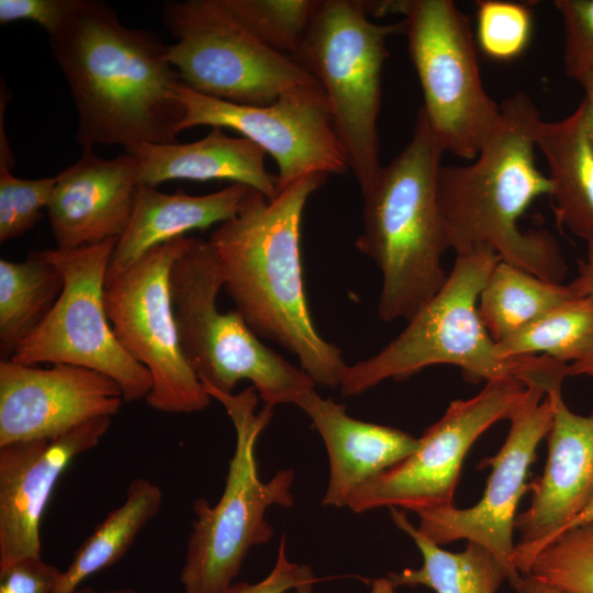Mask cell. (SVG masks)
<instances>
[{"instance_id": "ac0fdd59", "label": "cell", "mask_w": 593, "mask_h": 593, "mask_svg": "<svg viewBox=\"0 0 593 593\" xmlns=\"http://www.w3.org/2000/svg\"><path fill=\"white\" fill-rule=\"evenodd\" d=\"M552 422L546 438L545 470L529 484V507L518 514L513 564L527 574L536 556L559 536L593 495V411L584 416L567 406L561 391L547 395Z\"/></svg>"}, {"instance_id": "836d02e7", "label": "cell", "mask_w": 593, "mask_h": 593, "mask_svg": "<svg viewBox=\"0 0 593 593\" xmlns=\"http://www.w3.org/2000/svg\"><path fill=\"white\" fill-rule=\"evenodd\" d=\"M82 0H0V23L27 20L41 25L48 37L57 35Z\"/></svg>"}, {"instance_id": "484cf974", "label": "cell", "mask_w": 593, "mask_h": 593, "mask_svg": "<svg viewBox=\"0 0 593 593\" xmlns=\"http://www.w3.org/2000/svg\"><path fill=\"white\" fill-rule=\"evenodd\" d=\"M64 289V277L45 250L22 261L0 260V357L10 360L45 320Z\"/></svg>"}, {"instance_id": "d590c367", "label": "cell", "mask_w": 593, "mask_h": 593, "mask_svg": "<svg viewBox=\"0 0 593 593\" xmlns=\"http://www.w3.org/2000/svg\"><path fill=\"white\" fill-rule=\"evenodd\" d=\"M311 569L289 560L287 542L283 535L280 539L278 557L269 574L256 583L234 582L220 592L184 590L181 593H286L295 589Z\"/></svg>"}, {"instance_id": "2e32d148", "label": "cell", "mask_w": 593, "mask_h": 593, "mask_svg": "<svg viewBox=\"0 0 593 593\" xmlns=\"http://www.w3.org/2000/svg\"><path fill=\"white\" fill-rule=\"evenodd\" d=\"M123 402L120 385L96 370L1 360L0 446L57 438L94 418L112 417Z\"/></svg>"}, {"instance_id": "b9f144b4", "label": "cell", "mask_w": 593, "mask_h": 593, "mask_svg": "<svg viewBox=\"0 0 593 593\" xmlns=\"http://www.w3.org/2000/svg\"><path fill=\"white\" fill-rule=\"evenodd\" d=\"M75 593H137L135 590L130 588L113 589V590H96L91 586H81Z\"/></svg>"}, {"instance_id": "f35d334b", "label": "cell", "mask_w": 593, "mask_h": 593, "mask_svg": "<svg viewBox=\"0 0 593 593\" xmlns=\"http://www.w3.org/2000/svg\"><path fill=\"white\" fill-rule=\"evenodd\" d=\"M317 581L310 570L304 579L294 589L295 593H312L313 584ZM371 593H395V588L388 578L377 579L372 582Z\"/></svg>"}, {"instance_id": "30bf717a", "label": "cell", "mask_w": 593, "mask_h": 593, "mask_svg": "<svg viewBox=\"0 0 593 593\" xmlns=\"http://www.w3.org/2000/svg\"><path fill=\"white\" fill-rule=\"evenodd\" d=\"M161 15L176 40L167 59L198 93L267 105L290 89L321 86L299 61L259 41L225 0L169 1Z\"/></svg>"}, {"instance_id": "5b68a950", "label": "cell", "mask_w": 593, "mask_h": 593, "mask_svg": "<svg viewBox=\"0 0 593 593\" xmlns=\"http://www.w3.org/2000/svg\"><path fill=\"white\" fill-rule=\"evenodd\" d=\"M443 148L419 108L413 136L361 192L362 231L356 248L381 273L377 312L407 321L444 286L448 247L437 198Z\"/></svg>"}, {"instance_id": "1f68e13d", "label": "cell", "mask_w": 593, "mask_h": 593, "mask_svg": "<svg viewBox=\"0 0 593 593\" xmlns=\"http://www.w3.org/2000/svg\"><path fill=\"white\" fill-rule=\"evenodd\" d=\"M475 42L489 58L507 61L522 55L533 32V15L525 4L503 0L475 1Z\"/></svg>"}, {"instance_id": "f1b7e54d", "label": "cell", "mask_w": 593, "mask_h": 593, "mask_svg": "<svg viewBox=\"0 0 593 593\" xmlns=\"http://www.w3.org/2000/svg\"><path fill=\"white\" fill-rule=\"evenodd\" d=\"M234 15L265 45L298 61L320 0H225Z\"/></svg>"}, {"instance_id": "83f0119b", "label": "cell", "mask_w": 593, "mask_h": 593, "mask_svg": "<svg viewBox=\"0 0 593 593\" xmlns=\"http://www.w3.org/2000/svg\"><path fill=\"white\" fill-rule=\"evenodd\" d=\"M501 357L544 356L578 362L593 353V298L575 296L496 343Z\"/></svg>"}, {"instance_id": "7a4b0ae2", "label": "cell", "mask_w": 593, "mask_h": 593, "mask_svg": "<svg viewBox=\"0 0 593 593\" xmlns=\"http://www.w3.org/2000/svg\"><path fill=\"white\" fill-rule=\"evenodd\" d=\"M48 38L77 110L82 149L178 142L183 111L172 87L181 80L155 33L125 26L104 1L82 0Z\"/></svg>"}, {"instance_id": "8992f818", "label": "cell", "mask_w": 593, "mask_h": 593, "mask_svg": "<svg viewBox=\"0 0 593 593\" xmlns=\"http://www.w3.org/2000/svg\"><path fill=\"white\" fill-rule=\"evenodd\" d=\"M204 387V385H203ZM231 418L236 434L223 493L215 505L199 497L193 503L194 521L187 540L180 582L184 590L220 592L234 583L254 546L273 537L266 519L272 505H293L292 469L277 471L264 481L258 473L256 443L269 424L273 407L256 412L259 395L250 385L239 393H224L204 387Z\"/></svg>"}, {"instance_id": "9c48e42d", "label": "cell", "mask_w": 593, "mask_h": 593, "mask_svg": "<svg viewBox=\"0 0 593 593\" xmlns=\"http://www.w3.org/2000/svg\"><path fill=\"white\" fill-rule=\"evenodd\" d=\"M401 14L421 109L444 152L473 160L502 111L484 89L470 19L451 0H404Z\"/></svg>"}, {"instance_id": "4dcf8cb0", "label": "cell", "mask_w": 593, "mask_h": 593, "mask_svg": "<svg viewBox=\"0 0 593 593\" xmlns=\"http://www.w3.org/2000/svg\"><path fill=\"white\" fill-rule=\"evenodd\" d=\"M528 574L567 593H593V525L552 540L536 556Z\"/></svg>"}, {"instance_id": "7c38bea8", "label": "cell", "mask_w": 593, "mask_h": 593, "mask_svg": "<svg viewBox=\"0 0 593 593\" xmlns=\"http://www.w3.org/2000/svg\"><path fill=\"white\" fill-rule=\"evenodd\" d=\"M192 239L180 236L153 247L104 287L118 340L150 373L145 401L164 413L200 412L212 400L182 354L170 292L171 268Z\"/></svg>"}, {"instance_id": "d6a6232c", "label": "cell", "mask_w": 593, "mask_h": 593, "mask_svg": "<svg viewBox=\"0 0 593 593\" xmlns=\"http://www.w3.org/2000/svg\"><path fill=\"white\" fill-rule=\"evenodd\" d=\"M564 30V67L578 83L593 77V0H557Z\"/></svg>"}, {"instance_id": "74e56055", "label": "cell", "mask_w": 593, "mask_h": 593, "mask_svg": "<svg viewBox=\"0 0 593 593\" xmlns=\"http://www.w3.org/2000/svg\"><path fill=\"white\" fill-rule=\"evenodd\" d=\"M516 593H567L553 585L541 582L530 574H521L512 585Z\"/></svg>"}, {"instance_id": "e0dca14e", "label": "cell", "mask_w": 593, "mask_h": 593, "mask_svg": "<svg viewBox=\"0 0 593 593\" xmlns=\"http://www.w3.org/2000/svg\"><path fill=\"white\" fill-rule=\"evenodd\" d=\"M111 417L54 439L0 446V569L41 557V522L60 475L107 434Z\"/></svg>"}, {"instance_id": "9a60e30c", "label": "cell", "mask_w": 593, "mask_h": 593, "mask_svg": "<svg viewBox=\"0 0 593 593\" xmlns=\"http://www.w3.org/2000/svg\"><path fill=\"white\" fill-rule=\"evenodd\" d=\"M508 421L510 432L500 451L481 467L490 466L481 500L468 508L455 505L416 511L417 529L437 545L466 539L490 550L503 564L511 586L519 578L513 564L516 510L526 492L528 469L552 422V405L544 389L526 387Z\"/></svg>"}, {"instance_id": "4316f807", "label": "cell", "mask_w": 593, "mask_h": 593, "mask_svg": "<svg viewBox=\"0 0 593 593\" xmlns=\"http://www.w3.org/2000/svg\"><path fill=\"white\" fill-rule=\"evenodd\" d=\"M575 296L579 295L571 283L549 282L499 260L480 293L478 313L497 343Z\"/></svg>"}, {"instance_id": "277c9868", "label": "cell", "mask_w": 593, "mask_h": 593, "mask_svg": "<svg viewBox=\"0 0 593 593\" xmlns=\"http://www.w3.org/2000/svg\"><path fill=\"white\" fill-rule=\"evenodd\" d=\"M501 258L489 249L456 256L440 290L373 356L348 366L339 385L359 395L384 380H404L435 365L461 369L471 383L515 379L547 393L561 391L569 365L550 357L504 358L478 313L480 293Z\"/></svg>"}, {"instance_id": "ab89813d", "label": "cell", "mask_w": 593, "mask_h": 593, "mask_svg": "<svg viewBox=\"0 0 593 593\" xmlns=\"http://www.w3.org/2000/svg\"><path fill=\"white\" fill-rule=\"evenodd\" d=\"M579 85L584 90L582 102L585 109L588 126L593 138V77L580 81Z\"/></svg>"}, {"instance_id": "603a6c76", "label": "cell", "mask_w": 593, "mask_h": 593, "mask_svg": "<svg viewBox=\"0 0 593 593\" xmlns=\"http://www.w3.org/2000/svg\"><path fill=\"white\" fill-rule=\"evenodd\" d=\"M535 144L549 168V198L558 225L585 242L593 239V138L583 102L560 121L540 119Z\"/></svg>"}, {"instance_id": "ba28073f", "label": "cell", "mask_w": 593, "mask_h": 593, "mask_svg": "<svg viewBox=\"0 0 593 593\" xmlns=\"http://www.w3.org/2000/svg\"><path fill=\"white\" fill-rule=\"evenodd\" d=\"M404 21L372 22L356 0H320L298 61L320 82L334 127L360 191L382 169L378 116L387 40L404 33Z\"/></svg>"}, {"instance_id": "5bb4252c", "label": "cell", "mask_w": 593, "mask_h": 593, "mask_svg": "<svg viewBox=\"0 0 593 593\" xmlns=\"http://www.w3.org/2000/svg\"><path fill=\"white\" fill-rule=\"evenodd\" d=\"M526 385L515 379L485 382L467 400L452 401L419 437L409 457L360 486L347 506L356 513L380 507L413 511L454 505L460 470L473 443L508 419Z\"/></svg>"}, {"instance_id": "60d3db41", "label": "cell", "mask_w": 593, "mask_h": 593, "mask_svg": "<svg viewBox=\"0 0 593 593\" xmlns=\"http://www.w3.org/2000/svg\"><path fill=\"white\" fill-rule=\"evenodd\" d=\"M585 525H593V495L582 511L561 530L559 536L569 529Z\"/></svg>"}, {"instance_id": "4fadbf2b", "label": "cell", "mask_w": 593, "mask_h": 593, "mask_svg": "<svg viewBox=\"0 0 593 593\" xmlns=\"http://www.w3.org/2000/svg\"><path fill=\"white\" fill-rule=\"evenodd\" d=\"M172 96L183 111L178 133L203 125L238 132L275 159L278 192L311 174L349 169L321 86L290 89L267 105L206 97L182 81L172 87Z\"/></svg>"}, {"instance_id": "8fae6325", "label": "cell", "mask_w": 593, "mask_h": 593, "mask_svg": "<svg viewBox=\"0 0 593 593\" xmlns=\"http://www.w3.org/2000/svg\"><path fill=\"white\" fill-rule=\"evenodd\" d=\"M118 238L77 249H46L64 277L52 311L10 359L29 366L66 363L101 372L122 389L124 402L145 400L149 371L118 340L109 321L104 287Z\"/></svg>"}, {"instance_id": "d6986e66", "label": "cell", "mask_w": 593, "mask_h": 593, "mask_svg": "<svg viewBox=\"0 0 593 593\" xmlns=\"http://www.w3.org/2000/svg\"><path fill=\"white\" fill-rule=\"evenodd\" d=\"M46 211L60 249H77L119 238L139 188L137 163L125 153L112 159L92 148L56 176Z\"/></svg>"}, {"instance_id": "cb8c5ba5", "label": "cell", "mask_w": 593, "mask_h": 593, "mask_svg": "<svg viewBox=\"0 0 593 593\" xmlns=\"http://www.w3.org/2000/svg\"><path fill=\"white\" fill-rule=\"evenodd\" d=\"M389 510L393 523L414 540L423 557L418 569L388 573L394 588L424 585L436 593H496L508 580L506 569L485 547L468 541L460 552L447 551L422 534L403 511Z\"/></svg>"}, {"instance_id": "e575fe53", "label": "cell", "mask_w": 593, "mask_h": 593, "mask_svg": "<svg viewBox=\"0 0 593 593\" xmlns=\"http://www.w3.org/2000/svg\"><path fill=\"white\" fill-rule=\"evenodd\" d=\"M60 574L42 557L22 559L0 569V593H54Z\"/></svg>"}, {"instance_id": "7402d4cb", "label": "cell", "mask_w": 593, "mask_h": 593, "mask_svg": "<svg viewBox=\"0 0 593 593\" xmlns=\"http://www.w3.org/2000/svg\"><path fill=\"white\" fill-rule=\"evenodd\" d=\"M251 190L245 184L232 183L208 194L191 195L180 190L170 194L155 187L139 186L130 222L115 243L107 281L153 247L186 236L189 231L205 230L232 219Z\"/></svg>"}, {"instance_id": "3957f363", "label": "cell", "mask_w": 593, "mask_h": 593, "mask_svg": "<svg viewBox=\"0 0 593 593\" xmlns=\"http://www.w3.org/2000/svg\"><path fill=\"white\" fill-rule=\"evenodd\" d=\"M500 105L501 122L473 163L439 169L437 198L448 247L456 256L489 249L542 280L561 283L567 265L557 239L546 230L523 232L518 223L552 189L536 164L539 111L525 92Z\"/></svg>"}, {"instance_id": "ffe728a7", "label": "cell", "mask_w": 593, "mask_h": 593, "mask_svg": "<svg viewBox=\"0 0 593 593\" xmlns=\"http://www.w3.org/2000/svg\"><path fill=\"white\" fill-rule=\"evenodd\" d=\"M295 405L310 417L327 450L329 479L323 506L346 507L360 486L418 448L419 438L399 428L354 418L344 404L320 396L315 389Z\"/></svg>"}, {"instance_id": "52a82bcc", "label": "cell", "mask_w": 593, "mask_h": 593, "mask_svg": "<svg viewBox=\"0 0 593 593\" xmlns=\"http://www.w3.org/2000/svg\"><path fill=\"white\" fill-rule=\"evenodd\" d=\"M223 278L209 240L193 237L170 271L181 350L204 387L233 393L248 380L265 405L296 404L314 381L266 346L236 310L220 312Z\"/></svg>"}, {"instance_id": "44dd1931", "label": "cell", "mask_w": 593, "mask_h": 593, "mask_svg": "<svg viewBox=\"0 0 593 593\" xmlns=\"http://www.w3.org/2000/svg\"><path fill=\"white\" fill-rule=\"evenodd\" d=\"M137 163L139 186L157 187L174 180H231L265 195L277 197V176L265 165L266 153L245 137H231L213 127L191 143H143L124 149Z\"/></svg>"}, {"instance_id": "8d00e7d4", "label": "cell", "mask_w": 593, "mask_h": 593, "mask_svg": "<svg viewBox=\"0 0 593 593\" xmlns=\"http://www.w3.org/2000/svg\"><path fill=\"white\" fill-rule=\"evenodd\" d=\"M586 243L585 259L579 262V275L571 282L579 296L593 298V239ZM569 376H589L593 378V353L585 359L569 365Z\"/></svg>"}, {"instance_id": "6da1fadb", "label": "cell", "mask_w": 593, "mask_h": 593, "mask_svg": "<svg viewBox=\"0 0 593 593\" xmlns=\"http://www.w3.org/2000/svg\"><path fill=\"white\" fill-rule=\"evenodd\" d=\"M327 176L307 175L272 200L251 190L237 214L216 225L208 240L223 289L251 331L294 355L315 384L339 388L348 365L314 325L300 247L305 204Z\"/></svg>"}, {"instance_id": "d4e9b609", "label": "cell", "mask_w": 593, "mask_h": 593, "mask_svg": "<svg viewBox=\"0 0 593 593\" xmlns=\"http://www.w3.org/2000/svg\"><path fill=\"white\" fill-rule=\"evenodd\" d=\"M163 502L164 493L155 482L145 478L131 481L123 503L75 551L54 593H75L90 575L122 559L141 530L159 513Z\"/></svg>"}, {"instance_id": "f546056e", "label": "cell", "mask_w": 593, "mask_h": 593, "mask_svg": "<svg viewBox=\"0 0 593 593\" xmlns=\"http://www.w3.org/2000/svg\"><path fill=\"white\" fill-rule=\"evenodd\" d=\"M0 135V242L5 243L24 235L42 219L56 177H15L10 171L14 160L2 123Z\"/></svg>"}]
</instances>
